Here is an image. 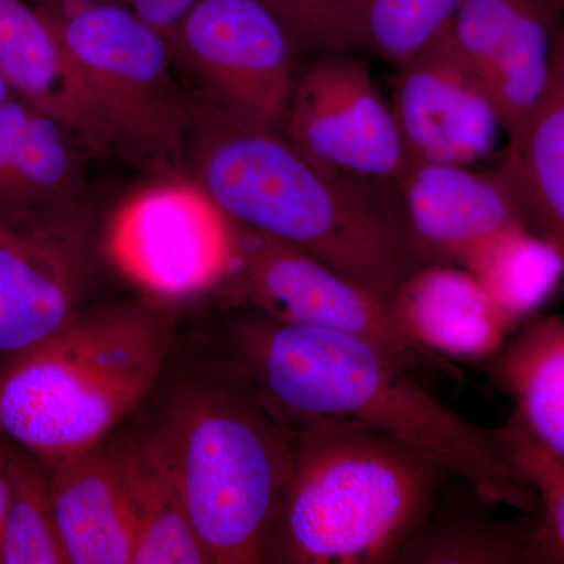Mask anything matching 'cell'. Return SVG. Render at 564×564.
Here are the masks:
<instances>
[{
	"instance_id": "cell-26",
	"label": "cell",
	"mask_w": 564,
	"mask_h": 564,
	"mask_svg": "<svg viewBox=\"0 0 564 564\" xmlns=\"http://www.w3.org/2000/svg\"><path fill=\"white\" fill-rule=\"evenodd\" d=\"M497 433L538 499L536 564H564V459L538 443L514 413Z\"/></svg>"
},
{
	"instance_id": "cell-8",
	"label": "cell",
	"mask_w": 564,
	"mask_h": 564,
	"mask_svg": "<svg viewBox=\"0 0 564 564\" xmlns=\"http://www.w3.org/2000/svg\"><path fill=\"white\" fill-rule=\"evenodd\" d=\"M236 228L231 272L215 292L223 302L280 322L372 340L399 356L413 372L454 370L451 361L408 336L384 300L292 245L237 223Z\"/></svg>"
},
{
	"instance_id": "cell-14",
	"label": "cell",
	"mask_w": 564,
	"mask_h": 564,
	"mask_svg": "<svg viewBox=\"0 0 564 564\" xmlns=\"http://www.w3.org/2000/svg\"><path fill=\"white\" fill-rule=\"evenodd\" d=\"M395 191L404 231L423 263L463 269L486 240L529 226L497 169L411 162Z\"/></svg>"
},
{
	"instance_id": "cell-7",
	"label": "cell",
	"mask_w": 564,
	"mask_h": 564,
	"mask_svg": "<svg viewBox=\"0 0 564 564\" xmlns=\"http://www.w3.org/2000/svg\"><path fill=\"white\" fill-rule=\"evenodd\" d=\"M236 247V223L191 174H159L126 196L99 239L113 269L165 307L217 292Z\"/></svg>"
},
{
	"instance_id": "cell-17",
	"label": "cell",
	"mask_w": 564,
	"mask_h": 564,
	"mask_svg": "<svg viewBox=\"0 0 564 564\" xmlns=\"http://www.w3.org/2000/svg\"><path fill=\"white\" fill-rule=\"evenodd\" d=\"M388 303L411 339L447 361L489 362L513 334L484 285L462 267L423 263Z\"/></svg>"
},
{
	"instance_id": "cell-2",
	"label": "cell",
	"mask_w": 564,
	"mask_h": 564,
	"mask_svg": "<svg viewBox=\"0 0 564 564\" xmlns=\"http://www.w3.org/2000/svg\"><path fill=\"white\" fill-rule=\"evenodd\" d=\"M188 174L237 225L299 248L384 302L423 265L395 187L323 172L282 133L214 113L196 126Z\"/></svg>"
},
{
	"instance_id": "cell-15",
	"label": "cell",
	"mask_w": 564,
	"mask_h": 564,
	"mask_svg": "<svg viewBox=\"0 0 564 564\" xmlns=\"http://www.w3.org/2000/svg\"><path fill=\"white\" fill-rule=\"evenodd\" d=\"M79 137L21 98L0 106V223L50 220L90 206Z\"/></svg>"
},
{
	"instance_id": "cell-13",
	"label": "cell",
	"mask_w": 564,
	"mask_h": 564,
	"mask_svg": "<svg viewBox=\"0 0 564 564\" xmlns=\"http://www.w3.org/2000/svg\"><path fill=\"white\" fill-rule=\"evenodd\" d=\"M389 102L411 162L473 166L502 131L485 85L447 32L399 69Z\"/></svg>"
},
{
	"instance_id": "cell-18",
	"label": "cell",
	"mask_w": 564,
	"mask_h": 564,
	"mask_svg": "<svg viewBox=\"0 0 564 564\" xmlns=\"http://www.w3.org/2000/svg\"><path fill=\"white\" fill-rule=\"evenodd\" d=\"M55 514L69 564H129L135 519L113 444L51 470Z\"/></svg>"
},
{
	"instance_id": "cell-4",
	"label": "cell",
	"mask_w": 564,
	"mask_h": 564,
	"mask_svg": "<svg viewBox=\"0 0 564 564\" xmlns=\"http://www.w3.org/2000/svg\"><path fill=\"white\" fill-rule=\"evenodd\" d=\"M172 345L165 306L87 307L0 366V432L50 469L106 441L148 395Z\"/></svg>"
},
{
	"instance_id": "cell-28",
	"label": "cell",
	"mask_w": 564,
	"mask_h": 564,
	"mask_svg": "<svg viewBox=\"0 0 564 564\" xmlns=\"http://www.w3.org/2000/svg\"><path fill=\"white\" fill-rule=\"evenodd\" d=\"M113 2L128 7L140 20L161 32L170 41L181 21L202 0H113Z\"/></svg>"
},
{
	"instance_id": "cell-20",
	"label": "cell",
	"mask_w": 564,
	"mask_h": 564,
	"mask_svg": "<svg viewBox=\"0 0 564 564\" xmlns=\"http://www.w3.org/2000/svg\"><path fill=\"white\" fill-rule=\"evenodd\" d=\"M135 519L133 564L210 563L154 430L113 443Z\"/></svg>"
},
{
	"instance_id": "cell-24",
	"label": "cell",
	"mask_w": 564,
	"mask_h": 564,
	"mask_svg": "<svg viewBox=\"0 0 564 564\" xmlns=\"http://www.w3.org/2000/svg\"><path fill=\"white\" fill-rule=\"evenodd\" d=\"M0 564H69L55 514L51 469L20 445L0 522Z\"/></svg>"
},
{
	"instance_id": "cell-27",
	"label": "cell",
	"mask_w": 564,
	"mask_h": 564,
	"mask_svg": "<svg viewBox=\"0 0 564 564\" xmlns=\"http://www.w3.org/2000/svg\"><path fill=\"white\" fill-rule=\"evenodd\" d=\"M291 33L299 51L344 54L358 50L359 0H261Z\"/></svg>"
},
{
	"instance_id": "cell-3",
	"label": "cell",
	"mask_w": 564,
	"mask_h": 564,
	"mask_svg": "<svg viewBox=\"0 0 564 564\" xmlns=\"http://www.w3.org/2000/svg\"><path fill=\"white\" fill-rule=\"evenodd\" d=\"M289 429L291 466L263 563L392 564L451 475L358 423Z\"/></svg>"
},
{
	"instance_id": "cell-6",
	"label": "cell",
	"mask_w": 564,
	"mask_h": 564,
	"mask_svg": "<svg viewBox=\"0 0 564 564\" xmlns=\"http://www.w3.org/2000/svg\"><path fill=\"white\" fill-rule=\"evenodd\" d=\"M76 58L115 151L158 174H188L196 115L173 47L113 0H32Z\"/></svg>"
},
{
	"instance_id": "cell-22",
	"label": "cell",
	"mask_w": 564,
	"mask_h": 564,
	"mask_svg": "<svg viewBox=\"0 0 564 564\" xmlns=\"http://www.w3.org/2000/svg\"><path fill=\"white\" fill-rule=\"evenodd\" d=\"M540 514L497 521L485 511L433 508L402 545L399 564H536L534 538Z\"/></svg>"
},
{
	"instance_id": "cell-10",
	"label": "cell",
	"mask_w": 564,
	"mask_h": 564,
	"mask_svg": "<svg viewBox=\"0 0 564 564\" xmlns=\"http://www.w3.org/2000/svg\"><path fill=\"white\" fill-rule=\"evenodd\" d=\"M282 135L348 180L395 187L411 163L391 102L350 52L322 55L296 74Z\"/></svg>"
},
{
	"instance_id": "cell-16",
	"label": "cell",
	"mask_w": 564,
	"mask_h": 564,
	"mask_svg": "<svg viewBox=\"0 0 564 564\" xmlns=\"http://www.w3.org/2000/svg\"><path fill=\"white\" fill-rule=\"evenodd\" d=\"M0 76L18 98L68 126L91 155L115 151L76 58L28 0H0Z\"/></svg>"
},
{
	"instance_id": "cell-12",
	"label": "cell",
	"mask_w": 564,
	"mask_h": 564,
	"mask_svg": "<svg viewBox=\"0 0 564 564\" xmlns=\"http://www.w3.org/2000/svg\"><path fill=\"white\" fill-rule=\"evenodd\" d=\"M560 0H464L448 40L485 85L508 141L543 98L551 74Z\"/></svg>"
},
{
	"instance_id": "cell-25",
	"label": "cell",
	"mask_w": 564,
	"mask_h": 564,
	"mask_svg": "<svg viewBox=\"0 0 564 564\" xmlns=\"http://www.w3.org/2000/svg\"><path fill=\"white\" fill-rule=\"evenodd\" d=\"M464 0H359L358 50L372 52L397 69L443 39Z\"/></svg>"
},
{
	"instance_id": "cell-5",
	"label": "cell",
	"mask_w": 564,
	"mask_h": 564,
	"mask_svg": "<svg viewBox=\"0 0 564 564\" xmlns=\"http://www.w3.org/2000/svg\"><path fill=\"white\" fill-rule=\"evenodd\" d=\"M154 432L210 563H263L291 466L288 423L232 372L177 392Z\"/></svg>"
},
{
	"instance_id": "cell-23",
	"label": "cell",
	"mask_w": 564,
	"mask_h": 564,
	"mask_svg": "<svg viewBox=\"0 0 564 564\" xmlns=\"http://www.w3.org/2000/svg\"><path fill=\"white\" fill-rule=\"evenodd\" d=\"M463 269L484 285L513 333L540 314L564 276L562 256L529 226L508 229L486 240Z\"/></svg>"
},
{
	"instance_id": "cell-29",
	"label": "cell",
	"mask_w": 564,
	"mask_h": 564,
	"mask_svg": "<svg viewBox=\"0 0 564 564\" xmlns=\"http://www.w3.org/2000/svg\"><path fill=\"white\" fill-rule=\"evenodd\" d=\"M17 451L18 444H14L6 433L0 432V522H2L7 502H9L11 469H13Z\"/></svg>"
},
{
	"instance_id": "cell-11",
	"label": "cell",
	"mask_w": 564,
	"mask_h": 564,
	"mask_svg": "<svg viewBox=\"0 0 564 564\" xmlns=\"http://www.w3.org/2000/svg\"><path fill=\"white\" fill-rule=\"evenodd\" d=\"M99 252L91 207L50 220L0 223V366L84 310Z\"/></svg>"
},
{
	"instance_id": "cell-21",
	"label": "cell",
	"mask_w": 564,
	"mask_h": 564,
	"mask_svg": "<svg viewBox=\"0 0 564 564\" xmlns=\"http://www.w3.org/2000/svg\"><path fill=\"white\" fill-rule=\"evenodd\" d=\"M530 434L564 459V315L536 314L488 362Z\"/></svg>"
},
{
	"instance_id": "cell-30",
	"label": "cell",
	"mask_w": 564,
	"mask_h": 564,
	"mask_svg": "<svg viewBox=\"0 0 564 564\" xmlns=\"http://www.w3.org/2000/svg\"><path fill=\"white\" fill-rule=\"evenodd\" d=\"M560 3H562L563 10H564V0H560Z\"/></svg>"
},
{
	"instance_id": "cell-19",
	"label": "cell",
	"mask_w": 564,
	"mask_h": 564,
	"mask_svg": "<svg viewBox=\"0 0 564 564\" xmlns=\"http://www.w3.org/2000/svg\"><path fill=\"white\" fill-rule=\"evenodd\" d=\"M497 172L510 185L529 228L564 262V20L556 29L543 98L505 147Z\"/></svg>"
},
{
	"instance_id": "cell-1",
	"label": "cell",
	"mask_w": 564,
	"mask_h": 564,
	"mask_svg": "<svg viewBox=\"0 0 564 564\" xmlns=\"http://www.w3.org/2000/svg\"><path fill=\"white\" fill-rule=\"evenodd\" d=\"M232 372L288 425L347 421L383 433L494 507L532 513L538 499L497 429L466 421L392 351L362 337L245 311L231 329Z\"/></svg>"
},
{
	"instance_id": "cell-9",
	"label": "cell",
	"mask_w": 564,
	"mask_h": 564,
	"mask_svg": "<svg viewBox=\"0 0 564 564\" xmlns=\"http://www.w3.org/2000/svg\"><path fill=\"white\" fill-rule=\"evenodd\" d=\"M170 43L202 80L223 121L254 131H284L299 47L265 3L202 0Z\"/></svg>"
}]
</instances>
